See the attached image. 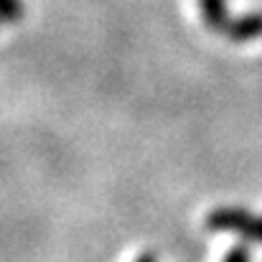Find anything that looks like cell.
Instances as JSON below:
<instances>
[{"mask_svg": "<svg viewBox=\"0 0 262 262\" xmlns=\"http://www.w3.org/2000/svg\"><path fill=\"white\" fill-rule=\"evenodd\" d=\"M250 219H252V214L242 206H216L206 214V229L209 232H237V234H242V229L247 227Z\"/></svg>", "mask_w": 262, "mask_h": 262, "instance_id": "6da1fadb", "label": "cell"}, {"mask_svg": "<svg viewBox=\"0 0 262 262\" xmlns=\"http://www.w3.org/2000/svg\"><path fill=\"white\" fill-rule=\"evenodd\" d=\"M224 262H250V250H247L245 245H234V247L227 252Z\"/></svg>", "mask_w": 262, "mask_h": 262, "instance_id": "8992f818", "label": "cell"}, {"mask_svg": "<svg viewBox=\"0 0 262 262\" xmlns=\"http://www.w3.org/2000/svg\"><path fill=\"white\" fill-rule=\"evenodd\" d=\"M224 33L232 43H247V41L262 38V10L242 13V15L232 18Z\"/></svg>", "mask_w": 262, "mask_h": 262, "instance_id": "7a4b0ae2", "label": "cell"}, {"mask_svg": "<svg viewBox=\"0 0 262 262\" xmlns=\"http://www.w3.org/2000/svg\"><path fill=\"white\" fill-rule=\"evenodd\" d=\"M135 262H158V257L153 255V252H143V255H138Z\"/></svg>", "mask_w": 262, "mask_h": 262, "instance_id": "52a82bcc", "label": "cell"}, {"mask_svg": "<svg viewBox=\"0 0 262 262\" xmlns=\"http://www.w3.org/2000/svg\"><path fill=\"white\" fill-rule=\"evenodd\" d=\"M23 18V3L20 0H0V20L15 23Z\"/></svg>", "mask_w": 262, "mask_h": 262, "instance_id": "277c9868", "label": "cell"}, {"mask_svg": "<svg viewBox=\"0 0 262 262\" xmlns=\"http://www.w3.org/2000/svg\"><path fill=\"white\" fill-rule=\"evenodd\" d=\"M199 8H201V18L206 23V28L211 31H227L229 26V10H227V0H199Z\"/></svg>", "mask_w": 262, "mask_h": 262, "instance_id": "3957f363", "label": "cell"}, {"mask_svg": "<svg viewBox=\"0 0 262 262\" xmlns=\"http://www.w3.org/2000/svg\"><path fill=\"white\" fill-rule=\"evenodd\" d=\"M242 237H245L247 242H257V245H262V214L260 216H252V219L247 222V227L242 229Z\"/></svg>", "mask_w": 262, "mask_h": 262, "instance_id": "5b68a950", "label": "cell"}]
</instances>
